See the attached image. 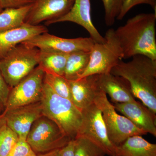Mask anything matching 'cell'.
Segmentation results:
<instances>
[{
	"mask_svg": "<svg viewBox=\"0 0 156 156\" xmlns=\"http://www.w3.org/2000/svg\"><path fill=\"white\" fill-rule=\"evenodd\" d=\"M156 12L141 13L115 30L123 59L141 55L156 60Z\"/></svg>",
	"mask_w": 156,
	"mask_h": 156,
	"instance_id": "cell-1",
	"label": "cell"
},
{
	"mask_svg": "<svg viewBox=\"0 0 156 156\" xmlns=\"http://www.w3.org/2000/svg\"><path fill=\"white\" fill-rule=\"evenodd\" d=\"M110 73L127 80L134 97L156 114V60L136 55L127 62L120 60Z\"/></svg>",
	"mask_w": 156,
	"mask_h": 156,
	"instance_id": "cell-2",
	"label": "cell"
},
{
	"mask_svg": "<svg viewBox=\"0 0 156 156\" xmlns=\"http://www.w3.org/2000/svg\"><path fill=\"white\" fill-rule=\"evenodd\" d=\"M40 101L43 115L56 123L66 136L75 139L82 126V112L69 99L56 94L44 82Z\"/></svg>",
	"mask_w": 156,
	"mask_h": 156,
	"instance_id": "cell-3",
	"label": "cell"
},
{
	"mask_svg": "<svg viewBox=\"0 0 156 156\" xmlns=\"http://www.w3.org/2000/svg\"><path fill=\"white\" fill-rule=\"evenodd\" d=\"M40 50L22 44L0 59V72L12 89L38 65Z\"/></svg>",
	"mask_w": 156,
	"mask_h": 156,
	"instance_id": "cell-4",
	"label": "cell"
},
{
	"mask_svg": "<svg viewBox=\"0 0 156 156\" xmlns=\"http://www.w3.org/2000/svg\"><path fill=\"white\" fill-rule=\"evenodd\" d=\"M94 103L101 111L109 139L115 145L119 146L131 136L147 134L126 117L118 114L113 104L111 103L107 94L101 89Z\"/></svg>",
	"mask_w": 156,
	"mask_h": 156,
	"instance_id": "cell-5",
	"label": "cell"
},
{
	"mask_svg": "<svg viewBox=\"0 0 156 156\" xmlns=\"http://www.w3.org/2000/svg\"><path fill=\"white\" fill-rule=\"evenodd\" d=\"M104 37V43H94L90 51L89 64L80 79L88 76L110 73L123 59L122 51L115 30H108Z\"/></svg>",
	"mask_w": 156,
	"mask_h": 156,
	"instance_id": "cell-6",
	"label": "cell"
},
{
	"mask_svg": "<svg viewBox=\"0 0 156 156\" xmlns=\"http://www.w3.org/2000/svg\"><path fill=\"white\" fill-rule=\"evenodd\" d=\"M71 140L56 123L44 115L34 122L26 139L32 150L40 154L60 149Z\"/></svg>",
	"mask_w": 156,
	"mask_h": 156,
	"instance_id": "cell-7",
	"label": "cell"
},
{
	"mask_svg": "<svg viewBox=\"0 0 156 156\" xmlns=\"http://www.w3.org/2000/svg\"><path fill=\"white\" fill-rule=\"evenodd\" d=\"M81 112L83 122L77 136H83L89 139L106 155L119 156V147L115 145L109 139L100 110L94 103Z\"/></svg>",
	"mask_w": 156,
	"mask_h": 156,
	"instance_id": "cell-8",
	"label": "cell"
},
{
	"mask_svg": "<svg viewBox=\"0 0 156 156\" xmlns=\"http://www.w3.org/2000/svg\"><path fill=\"white\" fill-rule=\"evenodd\" d=\"M44 76V72L38 65L27 76L11 89L5 110L41 101Z\"/></svg>",
	"mask_w": 156,
	"mask_h": 156,
	"instance_id": "cell-9",
	"label": "cell"
},
{
	"mask_svg": "<svg viewBox=\"0 0 156 156\" xmlns=\"http://www.w3.org/2000/svg\"><path fill=\"white\" fill-rule=\"evenodd\" d=\"M94 43L90 37L65 38L46 32L21 44L39 50H52L69 54L76 51H90Z\"/></svg>",
	"mask_w": 156,
	"mask_h": 156,
	"instance_id": "cell-10",
	"label": "cell"
},
{
	"mask_svg": "<svg viewBox=\"0 0 156 156\" xmlns=\"http://www.w3.org/2000/svg\"><path fill=\"white\" fill-rule=\"evenodd\" d=\"M3 115L7 126L25 140L34 122L43 115L41 101L4 110Z\"/></svg>",
	"mask_w": 156,
	"mask_h": 156,
	"instance_id": "cell-11",
	"label": "cell"
},
{
	"mask_svg": "<svg viewBox=\"0 0 156 156\" xmlns=\"http://www.w3.org/2000/svg\"><path fill=\"white\" fill-rule=\"evenodd\" d=\"M75 0H35L26 20L32 25L47 23L64 16L71 9Z\"/></svg>",
	"mask_w": 156,
	"mask_h": 156,
	"instance_id": "cell-12",
	"label": "cell"
},
{
	"mask_svg": "<svg viewBox=\"0 0 156 156\" xmlns=\"http://www.w3.org/2000/svg\"><path fill=\"white\" fill-rule=\"evenodd\" d=\"M65 22L74 23L83 27L95 43L105 42L104 37L101 35L92 22L90 0H75L72 7L67 14L58 19L47 23L46 24L49 25Z\"/></svg>",
	"mask_w": 156,
	"mask_h": 156,
	"instance_id": "cell-13",
	"label": "cell"
},
{
	"mask_svg": "<svg viewBox=\"0 0 156 156\" xmlns=\"http://www.w3.org/2000/svg\"><path fill=\"white\" fill-rule=\"evenodd\" d=\"M116 110L124 115L137 128L156 136V114L136 100L113 104Z\"/></svg>",
	"mask_w": 156,
	"mask_h": 156,
	"instance_id": "cell-14",
	"label": "cell"
},
{
	"mask_svg": "<svg viewBox=\"0 0 156 156\" xmlns=\"http://www.w3.org/2000/svg\"><path fill=\"white\" fill-rule=\"evenodd\" d=\"M71 101L82 111L94 104L98 93L101 90L98 75L84 77L76 80L69 81Z\"/></svg>",
	"mask_w": 156,
	"mask_h": 156,
	"instance_id": "cell-15",
	"label": "cell"
},
{
	"mask_svg": "<svg viewBox=\"0 0 156 156\" xmlns=\"http://www.w3.org/2000/svg\"><path fill=\"white\" fill-rule=\"evenodd\" d=\"M46 32L48 30L44 26L26 23L18 28L0 32V59L17 45Z\"/></svg>",
	"mask_w": 156,
	"mask_h": 156,
	"instance_id": "cell-16",
	"label": "cell"
},
{
	"mask_svg": "<svg viewBox=\"0 0 156 156\" xmlns=\"http://www.w3.org/2000/svg\"><path fill=\"white\" fill-rule=\"evenodd\" d=\"M98 84L101 90L108 94L112 101L125 103L135 100L128 81L111 73L98 75Z\"/></svg>",
	"mask_w": 156,
	"mask_h": 156,
	"instance_id": "cell-17",
	"label": "cell"
},
{
	"mask_svg": "<svg viewBox=\"0 0 156 156\" xmlns=\"http://www.w3.org/2000/svg\"><path fill=\"white\" fill-rule=\"evenodd\" d=\"M69 54L54 50H40L38 66L44 73L63 76Z\"/></svg>",
	"mask_w": 156,
	"mask_h": 156,
	"instance_id": "cell-18",
	"label": "cell"
},
{
	"mask_svg": "<svg viewBox=\"0 0 156 156\" xmlns=\"http://www.w3.org/2000/svg\"><path fill=\"white\" fill-rule=\"evenodd\" d=\"M118 147L119 156H156V144L140 135L129 137Z\"/></svg>",
	"mask_w": 156,
	"mask_h": 156,
	"instance_id": "cell-19",
	"label": "cell"
},
{
	"mask_svg": "<svg viewBox=\"0 0 156 156\" xmlns=\"http://www.w3.org/2000/svg\"><path fill=\"white\" fill-rule=\"evenodd\" d=\"M90 51H79L69 54L64 76L68 80H79L89 64Z\"/></svg>",
	"mask_w": 156,
	"mask_h": 156,
	"instance_id": "cell-20",
	"label": "cell"
},
{
	"mask_svg": "<svg viewBox=\"0 0 156 156\" xmlns=\"http://www.w3.org/2000/svg\"><path fill=\"white\" fill-rule=\"evenodd\" d=\"M32 5L3 9L0 12V32L18 28L25 24Z\"/></svg>",
	"mask_w": 156,
	"mask_h": 156,
	"instance_id": "cell-21",
	"label": "cell"
},
{
	"mask_svg": "<svg viewBox=\"0 0 156 156\" xmlns=\"http://www.w3.org/2000/svg\"><path fill=\"white\" fill-rule=\"evenodd\" d=\"M44 82L56 94L71 101L69 81L64 76L44 73Z\"/></svg>",
	"mask_w": 156,
	"mask_h": 156,
	"instance_id": "cell-22",
	"label": "cell"
},
{
	"mask_svg": "<svg viewBox=\"0 0 156 156\" xmlns=\"http://www.w3.org/2000/svg\"><path fill=\"white\" fill-rule=\"evenodd\" d=\"M75 140L74 156H105L103 151L89 139L78 136Z\"/></svg>",
	"mask_w": 156,
	"mask_h": 156,
	"instance_id": "cell-23",
	"label": "cell"
},
{
	"mask_svg": "<svg viewBox=\"0 0 156 156\" xmlns=\"http://www.w3.org/2000/svg\"><path fill=\"white\" fill-rule=\"evenodd\" d=\"M18 139V135L5 122L0 128V156H8Z\"/></svg>",
	"mask_w": 156,
	"mask_h": 156,
	"instance_id": "cell-24",
	"label": "cell"
},
{
	"mask_svg": "<svg viewBox=\"0 0 156 156\" xmlns=\"http://www.w3.org/2000/svg\"><path fill=\"white\" fill-rule=\"evenodd\" d=\"M105 9V20L106 25L111 26L119 14L123 0H101Z\"/></svg>",
	"mask_w": 156,
	"mask_h": 156,
	"instance_id": "cell-25",
	"label": "cell"
},
{
	"mask_svg": "<svg viewBox=\"0 0 156 156\" xmlns=\"http://www.w3.org/2000/svg\"><path fill=\"white\" fill-rule=\"evenodd\" d=\"M141 4L149 5L156 12V0H123L122 5L117 19L119 20L122 19L132 8Z\"/></svg>",
	"mask_w": 156,
	"mask_h": 156,
	"instance_id": "cell-26",
	"label": "cell"
},
{
	"mask_svg": "<svg viewBox=\"0 0 156 156\" xmlns=\"http://www.w3.org/2000/svg\"><path fill=\"white\" fill-rule=\"evenodd\" d=\"M31 151L26 140L19 138L8 156H26Z\"/></svg>",
	"mask_w": 156,
	"mask_h": 156,
	"instance_id": "cell-27",
	"label": "cell"
},
{
	"mask_svg": "<svg viewBox=\"0 0 156 156\" xmlns=\"http://www.w3.org/2000/svg\"><path fill=\"white\" fill-rule=\"evenodd\" d=\"M11 89L0 72V106L3 108H5Z\"/></svg>",
	"mask_w": 156,
	"mask_h": 156,
	"instance_id": "cell-28",
	"label": "cell"
},
{
	"mask_svg": "<svg viewBox=\"0 0 156 156\" xmlns=\"http://www.w3.org/2000/svg\"><path fill=\"white\" fill-rule=\"evenodd\" d=\"M35 0H0V6L2 9L18 8L31 5Z\"/></svg>",
	"mask_w": 156,
	"mask_h": 156,
	"instance_id": "cell-29",
	"label": "cell"
},
{
	"mask_svg": "<svg viewBox=\"0 0 156 156\" xmlns=\"http://www.w3.org/2000/svg\"><path fill=\"white\" fill-rule=\"evenodd\" d=\"M75 140H70L64 147L59 150L60 156H74Z\"/></svg>",
	"mask_w": 156,
	"mask_h": 156,
	"instance_id": "cell-30",
	"label": "cell"
},
{
	"mask_svg": "<svg viewBox=\"0 0 156 156\" xmlns=\"http://www.w3.org/2000/svg\"><path fill=\"white\" fill-rule=\"evenodd\" d=\"M56 150L49 152L46 153L40 154L37 155L38 156H60V153H59V150Z\"/></svg>",
	"mask_w": 156,
	"mask_h": 156,
	"instance_id": "cell-31",
	"label": "cell"
},
{
	"mask_svg": "<svg viewBox=\"0 0 156 156\" xmlns=\"http://www.w3.org/2000/svg\"><path fill=\"white\" fill-rule=\"evenodd\" d=\"M5 123V119H4V116H3V113L1 115H0V128L2 127L3 124Z\"/></svg>",
	"mask_w": 156,
	"mask_h": 156,
	"instance_id": "cell-32",
	"label": "cell"
},
{
	"mask_svg": "<svg viewBox=\"0 0 156 156\" xmlns=\"http://www.w3.org/2000/svg\"><path fill=\"white\" fill-rule=\"evenodd\" d=\"M26 156H38L37 155V154L36 153H35L34 152V151H31L30 153L28 154V155H27Z\"/></svg>",
	"mask_w": 156,
	"mask_h": 156,
	"instance_id": "cell-33",
	"label": "cell"
},
{
	"mask_svg": "<svg viewBox=\"0 0 156 156\" xmlns=\"http://www.w3.org/2000/svg\"><path fill=\"white\" fill-rule=\"evenodd\" d=\"M3 108L2 107L0 106V115H2V114L3 113V112L2 111Z\"/></svg>",
	"mask_w": 156,
	"mask_h": 156,
	"instance_id": "cell-34",
	"label": "cell"
},
{
	"mask_svg": "<svg viewBox=\"0 0 156 156\" xmlns=\"http://www.w3.org/2000/svg\"><path fill=\"white\" fill-rule=\"evenodd\" d=\"M3 9H2V8H1V6H0V12H2V11Z\"/></svg>",
	"mask_w": 156,
	"mask_h": 156,
	"instance_id": "cell-35",
	"label": "cell"
}]
</instances>
